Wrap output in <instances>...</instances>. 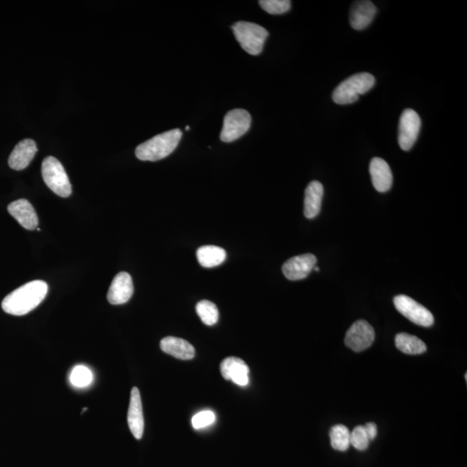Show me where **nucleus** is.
Listing matches in <instances>:
<instances>
[{"mask_svg":"<svg viewBox=\"0 0 467 467\" xmlns=\"http://www.w3.org/2000/svg\"><path fill=\"white\" fill-rule=\"evenodd\" d=\"M324 187L319 181H312L305 191L304 214L308 219L318 216L321 209Z\"/></svg>","mask_w":467,"mask_h":467,"instance_id":"18","label":"nucleus"},{"mask_svg":"<svg viewBox=\"0 0 467 467\" xmlns=\"http://www.w3.org/2000/svg\"><path fill=\"white\" fill-rule=\"evenodd\" d=\"M220 370L226 380H231L239 386H247L250 383V369L243 359L238 357H227L222 362Z\"/></svg>","mask_w":467,"mask_h":467,"instance_id":"13","label":"nucleus"},{"mask_svg":"<svg viewBox=\"0 0 467 467\" xmlns=\"http://www.w3.org/2000/svg\"><path fill=\"white\" fill-rule=\"evenodd\" d=\"M375 340V331L365 320H359L353 324L346 333L345 343L349 348L356 352L371 347Z\"/></svg>","mask_w":467,"mask_h":467,"instance_id":"9","label":"nucleus"},{"mask_svg":"<svg viewBox=\"0 0 467 467\" xmlns=\"http://www.w3.org/2000/svg\"><path fill=\"white\" fill-rule=\"evenodd\" d=\"M8 212L13 216L23 228L28 231H34L39 225V217L34 210L32 203L26 199L11 203L8 205Z\"/></svg>","mask_w":467,"mask_h":467,"instance_id":"15","label":"nucleus"},{"mask_svg":"<svg viewBox=\"0 0 467 467\" xmlns=\"http://www.w3.org/2000/svg\"><path fill=\"white\" fill-rule=\"evenodd\" d=\"M394 304L397 311L416 325L429 327L434 325L435 319L431 312L423 305L406 295L395 297Z\"/></svg>","mask_w":467,"mask_h":467,"instance_id":"7","label":"nucleus"},{"mask_svg":"<svg viewBox=\"0 0 467 467\" xmlns=\"http://www.w3.org/2000/svg\"><path fill=\"white\" fill-rule=\"evenodd\" d=\"M127 423L135 439L141 440L144 434L145 421L143 416L141 393L138 388L131 391L129 409L127 413Z\"/></svg>","mask_w":467,"mask_h":467,"instance_id":"12","label":"nucleus"},{"mask_svg":"<svg viewBox=\"0 0 467 467\" xmlns=\"http://www.w3.org/2000/svg\"><path fill=\"white\" fill-rule=\"evenodd\" d=\"M370 173L373 186L379 192L390 190L393 184V175L389 164L381 158H374L370 164Z\"/></svg>","mask_w":467,"mask_h":467,"instance_id":"17","label":"nucleus"},{"mask_svg":"<svg viewBox=\"0 0 467 467\" xmlns=\"http://www.w3.org/2000/svg\"><path fill=\"white\" fill-rule=\"evenodd\" d=\"M259 4L263 10L272 15L286 13L291 8L289 0H261Z\"/></svg>","mask_w":467,"mask_h":467,"instance_id":"25","label":"nucleus"},{"mask_svg":"<svg viewBox=\"0 0 467 467\" xmlns=\"http://www.w3.org/2000/svg\"><path fill=\"white\" fill-rule=\"evenodd\" d=\"M42 175L46 186L59 197L68 198L72 193V187L65 169L56 158H45L42 164Z\"/></svg>","mask_w":467,"mask_h":467,"instance_id":"5","label":"nucleus"},{"mask_svg":"<svg viewBox=\"0 0 467 467\" xmlns=\"http://www.w3.org/2000/svg\"><path fill=\"white\" fill-rule=\"evenodd\" d=\"M186 131H189V130H190V127H189V126H187V127H186Z\"/></svg>","mask_w":467,"mask_h":467,"instance_id":"30","label":"nucleus"},{"mask_svg":"<svg viewBox=\"0 0 467 467\" xmlns=\"http://www.w3.org/2000/svg\"><path fill=\"white\" fill-rule=\"evenodd\" d=\"M365 430L367 432L369 438H370L371 442L376 439V435H378V426L374 423H369L366 425H364Z\"/></svg>","mask_w":467,"mask_h":467,"instance_id":"28","label":"nucleus"},{"mask_svg":"<svg viewBox=\"0 0 467 467\" xmlns=\"http://www.w3.org/2000/svg\"><path fill=\"white\" fill-rule=\"evenodd\" d=\"M48 285L43 281L28 282L14 290L2 301L3 310L6 314L23 316L29 314L45 299Z\"/></svg>","mask_w":467,"mask_h":467,"instance_id":"1","label":"nucleus"},{"mask_svg":"<svg viewBox=\"0 0 467 467\" xmlns=\"http://www.w3.org/2000/svg\"><path fill=\"white\" fill-rule=\"evenodd\" d=\"M181 138H182V131L179 128L165 132L142 143L135 150V154L138 159L142 161L163 160L174 152Z\"/></svg>","mask_w":467,"mask_h":467,"instance_id":"2","label":"nucleus"},{"mask_svg":"<svg viewBox=\"0 0 467 467\" xmlns=\"http://www.w3.org/2000/svg\"><path fill=\"white\" fill-rule=\"evenodd\" d=\"M70 383L77 388H85L91 384L93 374L91 371L84 365H77L70 374Z\"/></svg>","mask_w":467,"mask_h":467,"instance_id":"24","label":"nucleus"},{"mask_svg":"<svg viewBox=\"0 0 467 467\" xmlns=\"http://www.w3.org/2000/svg\"><path fill=\"white\" fill-rule=\"evenodd\" d=\"M37 152L36 142L26 139L15 146L9 157L8 164L15 171H22L28 167Z\"/></svg>","mask_w":467,"mask_h":467,"instance_id":"16","label":"nucleus"},{"mask_svg":"<svg viewBox=\"0 0 467 467\" xmlns=\"http://www.w3.org/2000/svg\"><path fill=\"white\" fill-rule=\"evenodd\" d=\"M376 79L370 73H357L352 75L335 89L333 99L338 105L356 103L359 96L370 91L375 86Z\"/></svg>","mask_w":467,"mask_h":467,"instance_id":"3","label":"nucleus"},{"mask_svg":"<svg viewBox=\"0 0 467 467\" xmlns=\"http://www.w3.org/2000/svg\"><path fill=\"white\" fill-rule=\"evenodd\" d=\"M215 421H216V416L214 412L210 410H205L192 417L191 424L196 430H198V429L209 427L215 423Z\"/></svg>","mask_w":467,"mask_h":467,"instance_id":"27","label":"nucleus"},{"mask_svg":"<svg viewBox=\"0 0 467 467\" xmlns=\"http://www.w3.org/2000/svg\"><path fill=\"white\" fill-rule=\"evenodd\" d=\"M376 13L378 8L369 0L354 2L350 11V26L356 31L367 28L374 20Z\"/></svg>","mask_w":467,"mask_h":467,"instance_id":"14","label":"nucleus"},{"mask_svg":"<svg viewBox=\"0 0 467 467\" xmlns=\"http://www.w3.org/2000/svg\"><path fill=\"white\" fill-rule=\"evenodd\" d=\"M395 345L400 352L409 355H419L427 350V346L423 340L408 333L397 334L395 337Z\"/></svg>","mask_w":467,"mask_h":467,"instance_id":"21","label":"nucleus"},{"mask_svg":"<svg viewBox=\"0 0 467 467\" xmlns=\"http://www.w3.org/2000/svg\"><path fill=\"white\" fill-rule=\"evenodd\" d=\"M331 445L335 450L345 452L350 446V431L344 425L333 426L330 430Z\"/></svg>","mask_w":467,"mask_h":467,"instance_id":"22","label":"nucleus"},{"mask_svg":"<svg viewBox=\"0 0 467 467\" xmlns=\"http://www.w3.org/2000/svg\"><path fill=\"white\" fill-rule=\"evenodd\" d=\"M371 440L369 438L364 426H357L350 432V445L356 448L357 450H366L370 445Z\"/></svg>","mask_w":467,"mask_h":467,"instance_id":"26","label":"nucleus"},{"mask_svg":"<svg viewBox=\"0 0 467 467\" xmlns=\"http://www.w3.org/2000/svg\"><path fill=\"white\" fill-rule=\"evenodd\" d=\"M421 126L420 116L413 109L402 113L399 123L398 143L404 151H409L417 141Z\"/></svg>","mask_w":467,"mask_h":467,"instance_id":"8","label":"nucleus"},{"mask_svg":"<svg viewBox=\"0 0 467 467\" xmlns=\"http://www.w3.org/2000/svg\"><path fill=\"white\" fill-rule=\"evenodd\" d=\"M197 314L206 326H214L219 319V312L212 301L202 300L196 307Z\"/></svg>","mask_w":467,"mask_h":467,"instance_id":"23","label":"nucleus"},{"mask_svg":"<svg viewBox=\"0 0 467 467\" xmlns=\"http://www.w3.org/2000/svg\"><path fill=\"white\" fill-rule=\"evenodd\" d=\"M160 348L165 353L181 360H190L195 357L193 346L183 338H165L160 342Z\"/></svg>","mask_w":467,"mask_h":467,"instance_id":"19","label":"nucleus"},{"mask_svg":"<svg viewBox=\"0 0 467 467\" xmlns=\"http://www.w3.org/2000/svg\"><path fill=\"white\" fill-rule=\"evenodd\" d=\"M234 35L241 46L248 54L257 56L262 53L269 32L255 23L240 21L232 26Z\"/></svg>","mask_w":467,"mask_h":467,"instance_id":"4","label":"nucleus"},{"mask_svg":"<svg viewBox=\"0 0 467 467\" xmlns=\"http://www.w3.org/2000/svg\"><path fill=\"white\" fill-rule=\"evenodd\" d=\"M316 263L317 258L312 254L298 255L288 260L282 267V271L288 280L300 281L310 274Z\"/></svg>","mask_w":467,"mask_h":467,"instance_id":"10","label":"nucleus"},{"mask_svg":"<svg viewBox=\"0 0 467 467\" xmlns=\"http://www.w3.org/2000/svg\"><path fill=\"white\" fill-rule=\"evenodd\" d=\"M134 293L133 280L129 274L122 272L117 274L112 281L108 293V300L112 305L127 302Z\"/></svg>","mask_w":467,"mask_h":467,"instance_id":"11","label":"nucleus"},{"mask_svg":"<svg viewBox=\"0 0 467 467\" xmlns=\"http://www.w3.org/2000/svg\"><path fill=\"white\" fill-rule=\"evenodd\" d=\"M197 257L199 264L207 269H212L224 263L227 258V253L220 247L203 246L198 248Z\"/></svg>","mask_w":467,"mask_h":467,"instance_id":"20","label":"nucleus"},{"mask_svg":"<svg viewBox=\"0 0 467 467\" xmlns=\"http://www.w3.org/2000/svg\"><path fill=\"white\" fill-rule=\"evenodd\" d=\"M251 120L250 113L244 109L237 108L229 111L224 117V127L220 134L221 141L231 143L243 136L250 130Z\"/></svg>","mask_w":467,"mask_h":467,"instance_id":"6","label":"nucleus"},{"mask_svg":"<svg viewBox=\"0 0 467 467\" xmlns=\"http://www.w3.org/2000/svg\"><path fill=\"white\" fill-rule=\"evenodd\" d=\"M314 270H315V271H319V269L318 267H316V266H315Z\"/></svg>","mask_w":467,"mask_h":467,"instance_id":"29","label":"nucleus"}]
</instances>
